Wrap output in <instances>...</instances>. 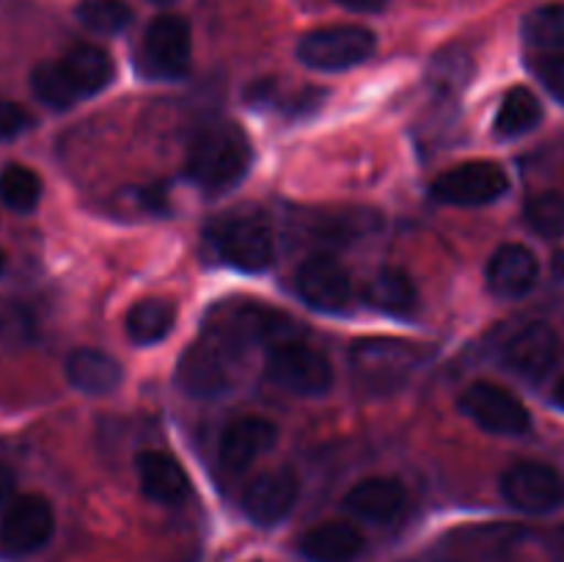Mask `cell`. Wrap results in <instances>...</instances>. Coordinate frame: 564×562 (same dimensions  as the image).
<instances>
[{"label":"cell","instance_id":"cell-36","mask_svg":"<svg viewBox=\"0 0 564 562\" xmlns=\"http://www.w3.org/2000/svg\"><path fill=\"white\" fill-rule=\"evenodd\" d=\"M554 402H556V406H560V408H564V378L560 380V383L554 386Z\"/></svg>","mask_w":564,"mask_h":562},{"label":"cell","instance_id":"cell-2","mask_svg":"<svg viewBox=\"0 0 564 562\" xmlns=\"http://www.w3.org/2000/svg\"><path fill=\"white\" fill-rule=\"evenodd\" d=\"M113 80V61L94 44H80L64 58L44 61L31 72V88L47 108L66 110L80 99L94 97Z\"/></svg>","mask_w":564,"mask_h":562},{"label":"cell","instance_id":"cell-23","mask_svg":"<svg viewBox=\"0 0 564 562\" xmlns=\"http://www.w3.org/2000/svg\"><path fill=\"white\" fill-rule=\"evenodd\" d=\"M367 303L389 317H411L416 312L419 292L411 275L397 268H386L367 284Z\"/></svg>","mask_w":564,"mask_h":562},{"label":"cell","instance_id":"cell-32","mask_svg":"<svg viewBox=\"0 0 564 562\" xmlns=\"http://www.w3.org/2000/svg\"><path fill=\"white\" fill-rule=\"evenodd\" d=\"M463 69L471 72V58L460 50H452V53H441L435 55V64H433V80L435 86H463L468 75H463Z\"/></svg>","mask_w":564,"mask_h":562},{"label":"cell","instance_id":"cell-11","mask_svg":"<svg viewBox=\"0 0 564 562\" xmlns=\"http://www.w3.org/2000/svg\"><path fill=\"white\" fill-rule=\"evenodd\" d=\"M55 516L44 496H17L0 521V551L9 556H25L42 549L53 538Z\"/></svg>","mask_w":564,"mask_h":562},{"label":"cell","instance_id":"cell-26","mask_svg":"<svg viewBox=\"0 0 564 562\" xmlns=\"http://www.w3.org/2000/svg\"><path fill=\"white\" fill-rule=\"evenodd\" d=\"M523 39L534 50L556 53L564 47V3H545L523 20Z\"/></svg>","mask_w":564,"mask_h":562},{"label":"cell","instance_id":"cell-20","mask_svg":"<svg viewBox=\"0 0 564 562\" xmlns=\"http://www.w3.org/2000/svg\"><path fill=\"white\" fill-rule=\"evenodd\" d=\"M408 494L402 483L391 477H369L361 479L350 494L345 496V507L356 518L372 523H389L405 510Z\"/></svg>","mask_w":564,"mask_h":562},{"label":"cell","instance_id":"cell-38","mask_svg":"<svg viewBox=\"0 0 564 562\" xmlns=\"http://www.w3.org/2000/svg\"><path fill=\"white\" fill-rule=\"evenodd\" d=\"M3 268H6V259H3V253H0V273H3Z\"/></svg>","mask_w":564,"mask_h":562},{"label":"cell","instance_id":"cell-14","mask_svg":"<svg viewBox=\"0 0 564 562\" xmlns=\"http://www.w3.org/2000/svg\"><path fill=\"white\" fill-rule=\"evenodd\" d=\"M297 501V477L290 468H273L253 479L242 494V510L259 527H275Z\"/></svg>","mask_w":564,"mask_h":562},{"label":"cell","instance_id":"cell-37","mask_svg":"<svg viewBox=\"0 0 564 562\" xmlns=\"http://www.w3.org/2000/svg\"><path fill=\"white\" fill-rule=\"evenodd\" d=\"M554 268H556V273H560L562 279H564V251L556 253V259H554Z\"/></svg>","mask_w":564,"mask_h":562},{"label":"cell","instance_id":"cell-13","mask_svg":"<svg viewBox=\"0 0 564 562\" xmlns=\"http://www.w3.org/2000/svg\"><path fill=\"white\" fill-rule=\"evenodd\" d=\"M297 295L319 312H345L352 295L350 273L328 253L306 259L295 275Z\"/></svg>","mask_w":564,"mask_h":562},{"label":"cell","instance_id":"cell-24","mask_svg":"<svg viewBox=\"0 0 564 562\" xmlns=\"http://www.w3.org/2000/svg\"><path fill=\"white\" fill-rule=\"evenodd\" d=\"M176 323V306L165 298H143L127 314V336L135 345H158Z\"/></svg>","mask_w":564,"mask_h":562},{"label":"cell","instance_id":"cell-27","mask_svg":"<svg viewBox=\"0 0 564 562\" xmlns=\"http://www.w3.org/2000/svg\"><path fill=\"white\" fill-rule=\"evenodd\" d=\"M42 198V180L25 165H6L0 174V202L14 213H31Z\"/></svg>","mask_w":564,"mask_h":562},{"label":"cell","instance_id":"cell-40","mask_svg":"<svg viewBox=\"0 0 564 562\" xmlns=\"http://www.w3.org/2000/svg\"><path fill=\"white\" fill-rule=\"evenodd\" d=\"M0 328H3V320H0Z\"/></svg>","mask_w":564,"mask_h":562},{"label":"cell","instance_id":"cell-5","mask_svg":"<svg viewBox=\"0 0 564 562\" xmlns=\"http://www.w3.org/2000/svg\"><path fill=\"white\" fill-rule=\"evenodd\" d=\"M422 364L419 345L400 339H361L350 350V369L358 389L369 395H391L408 383Z\"/></svg>","mask_w":564,"mask_h":562},{"label":"cell","instance_id":"cell-4","mask_svg":"<svg viewBox=\"0 0 564 562\" xmlns=\"http://www.w3.org/2000/svg\"><path fill=\"white\" fill-rule=\"evenodd\" d=\"M207 237L224 262L246 273H262L275 257V237L268 215L253 207L229 209L207 226Z\"/></svg>","mask_w":564,"mask_h":562},{"label":"cell","instance_id":"cell-34","mask_svg":"<svg viewBox=\"0 0 564 562\" xmlns=\"http://www.w3.org/2000/svg\"><path fill=\"white\" fill-rule=\"evenodd\" d=\"M345 9L350 11H361V14H372V11H383L389 6V0H336Z\"/></svg>","mask_w":564,"mask_h":562},{"label":"cell","instance_id":"cell-17","mask_svg":"<svg viewBox=\"0 0 564 562\" xmlns=\"http://www.w3.org/2000/svg\"><path fill=\"white\" fill-rule=\"evenodd\" d=\"M560 356V339L545 323H529L512 334L505 347V364L527 380H540L549 375Z\"/></svg>","mask_w":564,"mask_h":562},{"label":"cell","instance_id":"cell-39","mask_svg":"<svg viewBox=\"0 0 564 562\" xmlns=\"http://www.w3.org/2000/svg\"><path fill=\"white\" fill-rule=\"evenodd\" d=\"M152 3H174V0H152Z\"/></svg>","mask_w":564,"mask_h":562},{"label":"cell","instance_id":"cell-7","mask_svg":"<svg viewBox=\"0 0 564 562\" xmlns=\"http://www.w3.org/2000/svg\"><path fill=\"white\" fill-rule=\"evenodd\" d=\"M378 47L372 31L361 25H334L306 33L297 42L301 64L319 72H345L364 64Z\"/></svg>","mask_w":564,"mask_h":562},{"label":"cell","instance_id":"cell-28","mask_svg":"<svg viewBox=\"0 0 564 562\" xmlns=\"http://www.w3.org/2000/svg\"><path fill=\"white\" fill-rule=\"evenodd\" d=\"M77 20L91 33L116 36L132 22V11L124 0H83L77 6Z\"/></svg>","mask_w":564,"mask_h":562},{"label":"cell","instance_id":"cell-31","mask_svg":"<svg viewBox=\"0 0 564 562\" xmlns=\"http://www.w3.org/2000/svg\"><path fill=\"white\" fill-rule=\"evenodd\" d=\"M529 69L532 75L549 88L551 97L564 102V55L562 53H538L529 58Z\"/></svg>","mask_w":564,"mask_h":562},{"label":"cell","instance_id":"cell-29","mask_svg":"<svg viewBox=\"0 0 564 562\" xmlns=\"http://www.w3.org/2000/svg\"><path fill=\"white\" fill-rule=\"evenodd\" d=\"M375 224H378V218L367 209L364 213H356V209H350V213H325L317 218L314 235H317V240L325 242H352L367 235Z\"/></svg>","mask_w":564,"mask_h":562},{"label":"cell","instance_id":"cell-6","mask_svg":"<svg viewBox=\"0 0 564 562\" xmlns=\"http://www.w3.org/2000/svg\"><path fill=\"white\" fill-rule=\"evenodd\" d=\"M193 58L191 25L180 14H160L149 22L138 50V69L152 80H180Z\"/></svg>","mask_w":564,"mask_h":562},{"label":"cell","instance_id":"cell-9","mask_svg":"<svg viewBox=\"0 0 564 562\" xmlns=\"http://www.w3.org/2000/svg\"><path fill=\"white\" fill-rule=\"evenodd\" d=\"M507 187H510V180L501 165L474 160V163H460L444 171L430 185V196L452 207H485V204L499 202Z\"/></svg>","mask_w":564,"mask_h":562},{"label":"cell","instance_id":"cell-18","mask_svg":"<svg viewBox=\"0 0 564 562\" xmlns=\"http://www.w3.org/2000/svg\"><path fill=\"white\" fill-rule=\"evenodd\" d=\"M135 468L147 499L158 501V505H182L191 496V479H187L182 463L169 452H141Z\"/></svg>","mask_w":564,"mask_h":562},{"label":"cell","instance_id":"cell-33","mask_svg":"<svg viewBox=\"0 0 564 562\" xmlns=\"http://www.w3.org/2000/svg\"><path fill=\"white\" fill-rule=\"evenodd\" d=\"M28 125H31V119H28V114L20 105L9 102V99H0V141H9V138L20 136Z\"/></svg>","mask_w":564,"mask_h":562},{"label":"cell","instance_id":"cell-3","mask_svg":"<svg viewBox=\"0 0 564 562\" xmlns=\"http://www.w3.org/2000/svg\"><path fill=\"white\" fill-rule=\"evenodd\" d=\"M242 350L246 347L224 325H207V331L180 358L176 386L185 395L198 397V400L220 397L235 380V367L240 361Z\"/></svg>","mask_w":564,"mask_h":562},{"label":"cell","instance_id":"cell-1","mask_svg":"<svg viewBox=\"0 0 564 562\" xmlns=\"http://www.w3.org/2000/svg\"><path fill=\"white\" fill-rule=\"evenodd\" d=\"M253 149L235 121H213L196 132L187 152L185 176L207 196L229 193L246 180Z\"/></svg>","mask_w":564,"mask_h":562},{"label":"cell","instance_id":"cell-16","mask_svg":"<svg viewBox=\"0 0 564 562\" xmlns=\"http://www.w3.org/2000/svg\"><path fill=\"white\" fill-rule=\"evenodd\" d=\"M279 441V430L273 422L262 417H242L237 422H231L224 430L218 444V461L220 466L229 474H240L257 461L259 455H264L268 450H273V444Z\"/></svg>","mask_w":564,"mask_h":562},{"label":"cell","instance_id":"cell-22","mask_svg":"<svg viewBox=\"0 0 564 562\" xmlns=\"http://www.w3.org/2000/svg\"><path fill=\"white\" fill-rule=\"evenodd\" d=\"M66 378L83 395L102 397L116 391V386L121 383V367L108 353L80 347L66 358Z\"/></svg>","mask_w":564,"mask_h":562},{"label":"cell","instance_id":"cell-15","mask_svg":"<svg viewBox=\"0 0 564 562\" xmlns=\"http://www.w3.org/2000/svg\"><path fill=\"white\" fill-rule=\"evenodd\" d=\"M220 325H224L246 350L251 345H262L270 350V347L284 345V342H292L301 336V328H297L295 320L268 306H237L235 312H229L220 320Z\"/></svg>","mask_w":564,"mask_h":562},{"label":"cell","instance_id":"cell-8","mask_svg":"<svg viewBox=\"0 0 564 562\" xmlns=\"http://www.w3.org/2000/svg\"><path fill=\"white\" fill-rule=\"evenodd\" d=\"M264 372L275 386L292 395L319 397L334 383V367L328 358L301 339L270 347Z\"/></svg>","mask_w":564,"mask_h":562},{"label":"cell","instance_id":"cell-35","mask_svg":"<svg viewBox=\"0 0 564 562\" xmlns=\"http://www.w3.org/2000/svg\"><path fill=\"white\" fill-rule=\"evenodd\" d=\"M11 494H14V474L6 466H0V507L11 499Z\"/></svg>","mask_w":564,"mask_h":562},{"label":"cell","instance_id":"cell-25","mask_svg":"<svg viewBox=\"0 0 564 562\" xmlns=\"http://www.w3.org/2000/svg\"><path fill=\"white\" fill-rule=\"evenodd\" d=\"M543 121V105L529 91L527 86H516L505 94L496 114V136L499 138H521L532 132Z\"/></svg>","mask_w":564,"mask_h":562},{"label":"cell","instance_id":"cell-12","mask_svg":"<svg viewBox=\"0 0 564 562\" xmlns=\"http://www.w3.org/2000/svg\"><path fill=\"white\" fill-rule=\"evenodd\" d=\"M501 496L516 510L545 516L564 505V477L545 463H518L501 477Z\"/></svg>","mask_w":564,"mask_h":562},{"label":"cell","instance_id":"cell-21","mask_svg":"<svg viewBox=\"0 0 564 562\" xmlns=\"http://www.w3.org/2000/svg\"><path fill=\"white\" fill-rule=\"evenodd\" d=\"M364 551V534L352 523L328 521L301 538V554L308 562H356Z\"/></svg>","mask_w":564,"mask_h":562},{"label":"cell","instance_id":"cell-30","mask_svg":"<svg viewBox=\"0 0 564 562\" xmlns=\"http://www.w3.org/2000/svg\"><path fill=\"white\" fill-rule=\"evenodd\" d=\"M523 215H527V224L549 240L564 235V198L560 193L549 191L532 196L523 207Z\"/></svg>","mask_w":564,"mask_h":562},{"label":"cell","instance_id":"cell-19","mask_svg":"<svg viewBox=\"0 0 564 562\" xmlns=\"http://www.w3.org/2000/svg\"><path fill=\"white\" fill-rule=\"evenodd\" d=\"M540 273L538 257L527 246L507 242L490 257L488 262V287L499 298H521L534 287Z\"/></svg>","mask_w":564,"mask_h":562},{"label":"cell","instance_id":"cell-10","mask_svg":"<svg viewBox=\"0 0 564 562\" xmlns=\"http://www.w3.org/2000/svg\"><path fill=\"white\" fill-rule=\"evenodd\" d=\"M457 406L474 424L494 435H523L532 428L527 406L496 383H471Z\"/></svg>","mask_w":564,"mask_h":562}]
</instances>
